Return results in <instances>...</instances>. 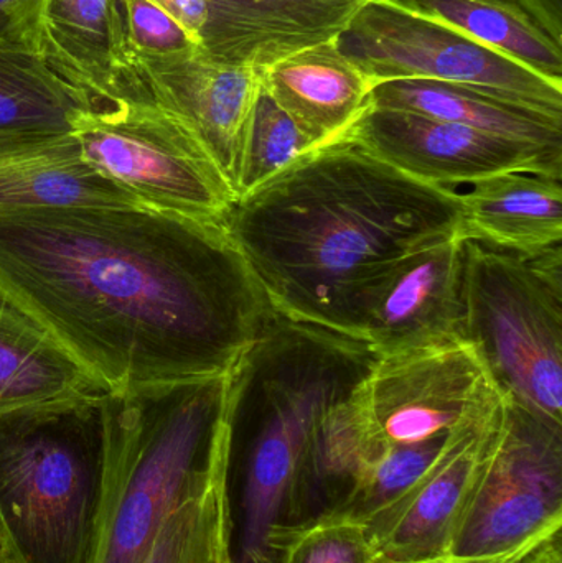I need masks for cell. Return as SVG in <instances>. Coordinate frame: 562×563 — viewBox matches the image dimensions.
<instances>
[{"instance_id": "19", "label": "cell", "mask_w": 562, "mask_h": 563, "mask_svg": "<svg viewBox=\"0 0 562 563\" xmlns=\"http://www.w3.org/2000/svg\"><path fill=\"white\" fill-rule=\"evenodd\" d=\"M372 106L416 112L510 141L562 151V119L471 86L426 79L379 82L373 86Z\"/></svg>"}, {"instance_id": "1", "label": "cell", "mask_w": 562, "mask_h": 563, "mask_svg": "<svg viewBox=\"0 0 562 563\" xmlns=\"http://www.w3.org/2000/svg\"><path fill=\"white\" fill-rule=\"evenodd\" d=\"M0 298L106 394L224 376L273 311L223 224L141 205L0 211Z\"/></svg>"}, {"instance_id": "16", "label": "cell", "mask_w": 562, "mask_h": 563, "mask_svg": "<svg viewBox=\"0 0 562 563\" xmlns=\"http://www.w3.org/2000/svg\"><path fill=\"white\" fill-rule=\"evenodd\" d=\"M261 86L317 145L332 144L372 106L373 85L337 38L260 69Z\"/></svg>"}, {"instance_id": "14", "label": "cell", "mask_w": 562, "mask_h": 563, "mask_svg": "<svg viewBox=\"0 0 562 563\" xmlns=\"http://www.w3.org/2000/svg\"><path fill=\"white\" fill-rule=\"evenodd\" d=\"M505 400L497 412L459 437L418 485L365 522L375 563H411L445 558L475 485L497 445Z\"/></svg>"}, {"instance_id": "31", "label": "cell", "mask_w": 562, "mask_h": 563, "mask_svg": "<svg viewBox=\"0 0 562 563\" xmlns=\"http://www.w3.org/2000/svg\"><path fill=\"white\" fill-rule=\"evenodd\" d=\"M535 22L562 45V2L561 0H515Z\"/></svg>"}, {"instance_id": "32", "label": "cell", "mask_w": 562, "mask_h": 563, "mask_svg": "<svg viewBox=\"0 0 562 563\" xmlns=\"http://www.w3.org/2000/svg\"><path fill=\"white\" fill-rule=\"evenodd\" d=\"M520 563H562V531L540 542Z\"/></svg>"}, {"instance_id": "7", "label": "cell", "mask_w": 562, "mask_h": 563, "mask_svg": "<svg viewBox=\"0 0 562 563\" xmlns=\"http://www.w3.org/2000/svg\"><path fill=\"white\" fill-rule=\"evenodd\" d=\"M464 340L505 399L562 423V246L540 254L464 240Z\"/></svg>"}, {"instance_id": "3", "label": "cell", "mask_w": 562, "mask_h": 563, "mask_svg": "<svg viewBox=\"0 0 562 563\" xmlns=\"http://www.w3.org/2000/svg\"><path fill=\"white\" fill-rule=\"evenodd\" d=\"M356 338L271 311L228 374L227 488L234 563H283L304 460L327 413L372 373Z\"/></svg>"}, {"instance_id": "4", "label": "cell", "mask_w": 562, "mask_h": 563, "mask_svg": "<svg viewBox=\"0 0 562 563\" xmlns=\"http://www.w3.org/2000/svg\"><path fill=\"white\" fill-rule=\"evenodd\" d=\"M228 374L104 394L106 488L95 563H144L167 519L227 468Z\"/></svg>"}, {"instance_id": "35", "label": "cell", "mask_w": 562, "mask_h": 563, "mask_svg": "<svg viewBox=\"0 0 562 563\" xmlns=\"http://www.w3.org/2000/svg\"><path fill=\"white\" fill-rule=\"evenodd\" d=\"M386 2L401 3V2H403V0H386Z\"/></svg>"}, {"instance_id": "30", "label": "cell", "mask_w": 562, "mask_h": 563, "mask_svg": "<svg viewBox=\"0 0 562 563\" xmlns=\"http://www.w3.org/2000/svg\"><path fill=\"white\" fill-rule=\"evenodd\" d=\"M175 22L180 23L201 46L208 20V0H154Z\"/></svg>"}, {"instance_id": "20", "label": "cell", "mask_w": 562, "mask_h": 563, "mask_svg": "<svg viewBox=\"0 0 562 563\" xmlns=\"http://www.w3.org/2000/svg\"><path fill=\"white\" fill-rule=\"evenodd\" d=\"M101 394L42 328L0 298V413Z\"/></svg>"}, {"instance_id": "34", "label": "cell", "mask_w": 562, "mask_h": 563, "mask_svg": "<svg viewBox=\"0 0 562 563\" xmlns=\"http://www.w3.org/2000/svg\"><path fill=\"white\" fill-rule=\"evenodd\" d=\"M0 563H5V559H3L2 544H0Z\"/></svg>"}, {"instance_id": "5", "label": "cell", "mask_w": 562, "mask_h": 563, "mask_svg": "<svg viewBox=\"0 0 562 563\" xmlns=\"http://www.w3.org/2000/svg\"><path fill=\"white\" fill-rule=\"evenodd\" d=\"M102 397L0 413L5 563H95L106 488Z\"/></svg>"}, {"instance_id": "24", "label": "cell", "mask_w": 562, "mask_h": 563, "mask_svg": "<svg viewBox=\"0 0 562 563\" xmlns=\"http://www.w3.org/2000/svg\"><path fill=\"white\" fill-rule=\"evenodd\" d=\"M144 563H234L227 468L167 519Z\"/></svg>"}, {"instance_id": "11", "label": "cell", "mask_w": 562, "mask_h": 563, "mask_svg": "<svg viewBox=\"0 0 562 563\" xmlns=\"http://www.w3.org/2000/svg\"><path fill=\"white\" fill-rule=\"evenodd\" d=\"M462 243L432 244L353 285L337 301L329 330L378 356L465 341Z\"/></svg>"}, {"instance_id": "12", "label": "cell", "mask_w": 562, "mask_h": 563, "mask_svg": "<svg viewBox=\"0 0 562 563\" xmlns=\"http://www.w3.org/2000/svg\"><path fill=\"white\" fill-rule=\"evenodd\" d=\"M342 139L396 170L455 190L508 172L562 177V151L498 137L454 122L370 106Z\"/></svg>"}, {"instance_id": "8", "label": "cell", "mask_w": 562, "mask_h": 563, "mask_svg": "<svg viewBox=\"0 0 562 563\" xmlns=\"http://www.w3.org/2000/svg\"><path fill=\"white\" fill-rule=\"evenodd\" d=\"M337 45L373 86L399 79L471 86L562 119V86L445 23L386 0H366Z\"/></svg>"}, {"instance_id": "17", "label": "cell", "mask_w": 562, "mask_h": 563, "mask_svg": "<svg viewBox=\"0 0 562 563\" xmlns=\"http://www.w3.org/2000/svg\"><path fill=\"white\" fill-rule=\"evenodd\" d=\"M114 205L139 203L86 162L73 132L0 137V211Z\"/></svg>"}, {"instance_id": "28", "label": "cell", "mask_w": 562, "mask_h": 563, "mask_svg": "<svg viewBox=\"0 0 562 563\" xmlns=\"http://www.w3.org/2000/svg\"><path fill=\"white\" fill-rule=\"evenodd\" d=\"M119 7L125 36L139 52L174 53L200 46V43L154 0H119Z\"/></svg>"}, {"instance_id": "10", "label": "cell", "mask_w": 562, "mask_h": 563, "mask_svg": "<svg viewBox=\"0 0 562 563\" xmlns=\"http://www.w3.org/2000/svg\"><path fill=\"white\" fill-rule=\"evenodd\" d=\"M467 341L378 356L360 387L375 455L452 439L504 404Z\"/></svg>"}, {"instance_id": "25", "label": "cell", "mask_w": 562, "mask_h": 563, "mask_svg": "<svg viewBox=\"0 0 562 563\" xmlns=\"http://www.w3.org/2000/svg\"><path fill=\"white\" fill-rule=\"evenodd\" d=\"M474 427L458 433L452 439L439 440V442L426 443V445L392 446V449L379 450L375 459L366 466L355 493L339 518L365 525L370 519L395 505L406 493L411 492L418 485L419 479L438 463L445 450L459 437L464 435Z\"/></svg>"}, {"instance_id": "6", "label": "cell", "mask_w": 562, "mask_h": 563, "mask_svg": "<svg viewBox=\"0 0 562 563\" xmlns=\"http://www.w3.org/2000/svg\"><path fill=\"white\" fill-rule=\"evenodd\" d=\"M73 135L86 162L142 207L223 224L238 201L200 142L155 98L131 43Z\"/></svg>"}, {"instance_id": "29", "label": "cell", "mask_w": 562, "mask_h": 563, "mask_svg": "<svg viewBox=\"0 0 562 563\" xmlns=\"http://www.w3.org/2000/svg\"><path fill=\"white\" fill-rule=\"evenodd\" d=\"M49 0H0V42L43 56Z\"/></svg>"}, {"instance_id": "18", "label": "cell", "mask_w": 562, "mask_h": 563, "mask_svg": "<svg viewBox=\"0 0 562 563\" xmlns=\"http://www.w3.org/2000/svg\"><path fill=\"white\" fill-rule=\"evenodd\" d=\"M462 240L540 254L562 243L560 178L525 172L494 175L461 194Z\"/></svg>"}, {"instance_id": "27", "label": "cell", "mask_w": 562, "mask_h": 563, "mask_svg": "<svg viewBox=\"0 0 562 563\" xmlns=\"http://www.w3.org/2000/svg\"><path fill=\"white\" fill-rule=\"evenodd\" d=\"M376 552L362 522L333 518L294 538L283 563H375Z\"/></svg>"}, {"instance_id": "9", "label": "cell", "mask_w": 562, "mask_h": 563, "mask_svg": "<svg viewBox=\"0 0 562 563\" xmlns=\"http://www.w3.org/2000/svg\"><path fill=\"white\" fill-rule=\"evenodd\" d=\"M562 531V423L505 399L497 445L449 555L495 558Z\"/></svg>"}, {"instance_id": "15", "label": "cell", "mask_w": 562, "mask_h": 563, "mask_svg": "<svg viewBox=\"0 0 562 563\" xmlns=\"http://www.w3.org/2000/svg\"><path fill=\"white\" fill-rule=\"evenodd\" d=\"M366 0H208L201 48L254 69L339 38Z\"/></svg>"}, {"instance_id": "21", "label": "cell", "mask_w": 562, "mask_h": 563, "mask_svg": "<svg viewBox=\"0 0 562 563\" xmlns=\"http://www.w3.org/2000/svg\"><path fill=\"white\" fill-rule=\"evenodd\" d=\"M128 43L119 0H49L43 56L88 101L111 86Z\"/></svg>"}, {"instance_id": "2", "label": "cell", "mask_w": 562, "mask_h": 563, "mask_svg": "<svg viewBox=\"0 0 562 563\" xmlns=\"http://www.w3.org/2000/svg\"><path fill=\"white\" fill-rule=\"evenodd\" d=\"M462 218L458 190L415 180L339 139L241 197L223 227L274 311L329 328L353 285L462 238Z\"/></svg>"}, {"instance_id": "26", "label": "cell", "mask_w": 562, "mask_h": 563, "mask_svg": "<svg viewBox=\"0 0 562 563\" xmlns=\"http://www.w3.org/2000/svg\"><path fill=\"white\" fill-rule=\"evenodd\" d=\"M317 147L261 86L247 129L238 200Z\"/></svg>"}, {"instance_id": "13", "label": "cell", "mask_w": 562, "mask_h": 563, "mask_svg": "<svg viewBox=\"0 0 562 563\" xmlns=\"http://www.w3.org/2000/svg\"><path fill=\"white\" fill-rule=\"evenodd\" d=\"M132 49L155 98L187 125L238 197L260 69L214 58L201 46L174 53Z\"/></svg>"}, {"instance_id": "33", "label": "cell", "mask_w": 562, "mask_h": 563, "mask_svg": "<svg viewBox=\"0 0 562 563\" xmlns=\"http://www.w3.org/2000/svg\"><path fill=\"white\" fill-rule=\"evenodd\" d=\"M538 544H540V542H538ZM538 544L530 545V548L518 549V551L508 552V554L495 555V558H452V555H445V558L432 559V561L411 563H520Z\"/></svg>"}, {"instance_id": "22", "label": "cell", "mask_w": 562, "mask_h": 563, "mask_svg": "<svg viewBox=\"0 0 562 563\" xmlns=\"http://www.w3.org/2000/svg\"><path fill=\"white\" fill-rule=\"evenodd\" d=\"M396 5L445 23L562 86L561 43L554 42L515 0H403Z\"/></svg>"}, {"instance_id": "23", "label": "cell", "mask_w": 562, "mask_h": 563, "mask_svg": "<svg viewBox=\"0 0 562 563\" xmlns=\"http://www.w3.org/2000/svg\"><path fill=\"white\" fill-rule=\"evenodd\" d=\"M86 109L85 92L45 56L0 42V137L73 132Z\"/></svg>"}]
</instances>
